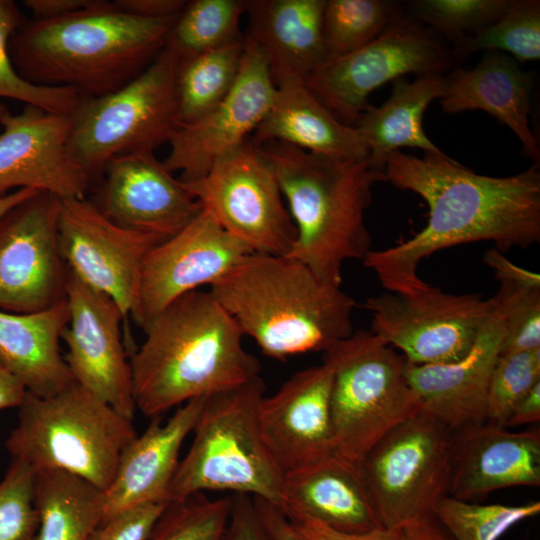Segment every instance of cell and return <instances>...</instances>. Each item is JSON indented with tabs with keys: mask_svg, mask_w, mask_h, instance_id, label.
Returning <instances> with one entry per match:
<instances>
[{
	"mask_svg": "<svg viewBox=\"0 0 540 540\" xmlns=\"http://www.w3.org/2000/svg\"><path fill=\"white\" fill-rule=\"evenodd\" d=\"M386 181L427 203L428 221L411 238L363 259L388 292L412 293L428 285L417 271L439 250L491 241L505 252L540 242V170L532 164L508 177L478 174L445 153L419 158L401 151L385 161Z\"/></svg>",
	"mask_w": 540,
	"mask_h": 540,
	"instance_id": "obj_1",
	"label": "cell"
},
{
	"mask_svg": "<svg viewBox=\"0 0 540 540\" xmlns=\"http://www.w3.org/2000/svg\"><path fill=\"white\" fill-rule=\"evenodd\" d=\"M144 332L130 365L136 407L147 417L260 376L242 330L210 291L175 299Z\"/></svg>",
	"mask_w": 540,
	"mask_h": 540,
	"instance_id": "obj_2",
	"label": "cell"
},
{
	"mask_svg": "<svg viewBox=\"0 0 540 540\" xmlns=\"http://www.w3.org/2000/svg\"><path fill=\"white\" fill-rule=\"evenodd\" d=\"M175 19L142 18L97 0L60 18L25 20L9 52L26 81L96 97L140 75L164 49Z\"/></svg>",
	"mask_w": 540,
	"mask_h": 540,
	"instance_id": "obj_3",
	"label": "cell"
},
{
	"mask_svg": "<svg viewBox=\"0 0 540 540\" xmlns=\"http://www.w3.org/2000/svg\"><path fill=\"white\" fill-rule=\"evenodd\" d=\"M210 292L274 359L325 352L354 332V299L288 256L251 253Z\"/></svg>",
	"mask_w": 540,
	"mask_h": 540,
	"instance_id": "obj_4",
	"label": "cell"
},
{
	"mask_svg": "<svg viewBox=\"0 0 540 540\" xmlns=\"http://www.w3.org/2000/svg\"><path fill=\"white\" fill-rule=\"evenodd\" d=\"M258 145V144H257ZM272 168L296 227L287 255L324 282L340 287L343 263L371 251L365 212L372 188L386 181L368 161L352 162L306 152L281 142L258 145Z\"/></svg>",
	"mask_w": 540,
	"mask_h": 540,
	"instance_id": "obj_5",
	"label": "cell"
},
{
	"mask_svg": "<svg viewBox=\"0 0 540 540\" xmlns=\"http://www.w3.org/2000/svg\"><path fill=\"white\" fill-rule=\"evenodd\" d=\"M136 436L132 420L73 383L46 397L27 392L5 449L34 472H68L105 491Z\"/></svg>",
	"mask_w": 540,
	"mask_h": 540,
	"instance_id": "obj_6",
	"label": "cell"
},
{
	"mask_svg": "<svg viewBox=\"0 0 540 540\" xmlns=\"http://www.w3.org/2000/svg\"><path fill=\"white\" fill-rule=\"evenodd\" d=\"M265 390L257 376L205 398L192 444L171 482L169 502L230 491L278 506L284 474L264 442L258 418Z\"/></svg>",
	"mask_w": 540,
	"mask_h": 540,
	"instance_id": "obj_7",
	"label": "cell"
},
{
	"mask_svg": "<svg viewBox=\"0 0 540 540\" xmlns=\"http://www.w3.org/2000/svg\"><path fill=\"white\" fill-rule=\"evenodd\" d=\"M332 371L336 452L360 463L392 428L422 409L406 378L407 360L371 331L358 330L323 352Z\"/></svg>",
	"mask_w": 540,
	"mask_h": 540,
	"instance_id": "obj_8",
	"label": "cell"
},
{
	"mask_svg": "<svg viewBox=\"0 0 540 540\" xmlns=\"http://www.w3.org/2000/svg\"><path fill=\"white\" fill-rule=\"evenodd\" d=\"M179 57L164 47L136 78L118 90L83 97L71 116V157L91 177L114 158L154 152L179 127L175 77Z\"/></svg>",
	"mask_w": 540,
	"mask_h": 540,
	"instance_id": "obj_9",
	"label": "cell"
},
{
	"mask_svg": "<svg viewBox=\"0 0 540 540\" xmlns=\"http://www.w3.org/2000/svg\"><path fill=\"white\" fill-rule=\"evenodd\" d=\"M452 437L422 408L366 453L360 466L382 526L402 529L433 516L448 495Z\"/></svg>",
	"mask_w": 540,
	"mask_h": 540,
	"instance_id": "obj_10",
	"label": "cell"
},
{
	"mask_svg": "<svg viewBox=\"0 0 540 540\" xmlns=\"http://www.w3.org/2000/svg\"><path fill=\"white\" fill-rule=\"evenodd\" d=\"M455 61L438 34L406 14L367 45L321 64L305 83L334 117L354 126L375 89L409 73L444 74Z\"/></svg>",
	"mask_w": 540,
	"mask_h": 540,
	"instance_id": "obj_11",
	"label": "cell"
},
{
	"mask_svg": "<svg viewBox=\"0 0 540 540\" xmlns=\"http://www.w3.org/2000/svg\"><path fill=\"white\" fill-rule=\"evenodd\" d=\"M182 184L253 253H290L296 227L276 176L252 137L217 159L204 176Z\"/></svg>",
	"mask_w": 540,
	"mask_h": 540,
	"instance_id": "obj_12",
	"label": "cell"
},
{
	"mask_svg": "<svg viewBox=\"0 0 540 540\" xmlns=\"http://www.w3.org/2000/svg\"><path fill=\"white\" fill-rule=\"evenodd\" d=\"M494 297L452 294L428 284L412 293L369 297L371 332L411 364H446L464 357L495 307Z\"/></svg>",
	"mask_w": 540,
	"mask_h": 540,
	"instance_id": "obj_13",
	"label": "cell"
},
{
	"mask_svg": "<svg viewBox=\"0 0 540 540\" xmlns=\"http://www.w3.org/2000/svg\"><path fill=\"white\" fill-rule=\"evenodd\" d=\"M59 198L37 191L0 217V310L45 311L66 299Z\"/></svg>",
	"mask_w": 540,
	"mask_h": 540,
	"instance_id": "obj_14",
	"label": "cell"
},
{
	"mask_svg": "<svg viewBox=\"0 0 540 540\" xmlns=\"http://www.w3.org/2000/svg\"><path fill=\"white\" fill-rule=\"evenodd\" d=\"M66 301L69 322L63 330L64 360L78 385L126 419L137 409L130 356L122 340L126 320L117 303L68 269Z\"/></svg>",
	"mask_w": 540,
	"mask_h": 540,
	"instance_id": "obj_15",
	"label": "cell"
},
{
	"mask_svg": "<svg viewBox=\"0 0 540 540\" xmlns=\"http://www.w3.org/2000/svg\"><path fill=\"white\" fill-rule=\"evenodd\" d=\"M58 236L67 268L110 296L126 319L131 316L143 260L164 240L116 225L85 197L59 198Z\"/></svg>",
	"mask_w": 540,
	"mask_h": 540,
	"instance_id": "obj_16",
	"label": "cell"
},
{
	"mask_svg": "<svg viewBox=\"0 0 540 540\" xmlns=\"http://www.w3.org/2000/svg\"><path fill=\"white\" fill-rule=\"evenodd\" d=\"M251 253L202 206L187 226L146 254L131 317L145 330L175 299L202 285L211 286Z\"/></svg>",
	"mask_w": 540,
	"mask_h": 540,
	"instance_id": "obj_17",
	"label": "cell"
},
{
	"mask_svg": "<svg viewBox=\"0 0 540 540\" xmlns=\"http://www.w3.org/2000/svg\"><path fill=\"white\" fill-rule=\"evenodd\" d=\"M275 90L263 54L245 38L233 87L203 116L179 125L168 141L170 151L162 162L164 167L171 173L180 171L181 182L204 176L217 159L250 138L267 114Z\"/></svg>",
	"mask_w": 540,
	"mask_h": 540,
	"instance_id": "obj_18",
	"label": "cell"
},
{
	"mask_svg": "<svg viewBox=\"0 0 540 540\" xmlns=\"http://www.w3.org/2000/svg\"><path fill=\"white\" fill-rule=\"evenodd\" d=\"M0 125V197L13 188L85 197L91 177L69 152L71 116L25 105L18 114L8 111Z\"/></svg>",
	"mask_w": 540,
	"mask_h": 540,
	"instance_id": "obj_19",
	"label": "cell"
},
{
	"mask_svg": "<svg viewBox=\"0 0 540 540\" xmlns=\"http://www.w3.org/2000/svg\"><path fill=\"white\" fill-rule=\"evenodd\" d=\"M331 389L332 371L322 362L296 372L261 400V433L284 475L337 454Z\"/></svg>",
	"mask_w": 540,
	"mask_h": 540,
	"instance_id": "obj_20",
	"label": "cell"
},
{
	"mask_svg": "<svg viewBox=\"0 0 540 540\" xmlns=\"http://www.w3.org/2000/svg\"><path fill=\"white\" fill-rule=\"evenodd\" d=\"M104 172V183L93 203L122 228L166 240L202 210V204L156 159L154 152L116 157Z\"/></svg>",
	"mask_w": 540,
	"mask_h": 540,
	"instance_id": "obj_21",
	"label": "cell"
},
{
	"mask_svg": "<svg viewBox=\"0 0 540 540\" xmlns=\"http://www.w3.org/2000/svg\"><path fill=\"white\" fill-rule=\"evenodd\" d=\"M540 485V430L511 432L489 422L453 431L448 495L471 501L516 486Z\"/></svg>",
	"mask_w": 540,
	"mask_h": 540,
	"instance_id": "obj_22",
	"label": "cell"
},
{
	"mask_svg": "<svg viewBox=\"0 0 540 540\" xmlns=\"http://www.w3.org/2000/svg\"><path fill=\"white\" fill-rule=\"evenodd\" d=\"M495 302L464 357L446 364L416 365L407 361L406 378L422 408L452 431L485 421L488 386L504 335L503 311Z\"/></svg>",
	"mask_w": 540,
	"mask_h": 540,
	"instance_id": "obj_23",
	"label": "cell"
},
{
	"mask_svg": "<svg viewBox=\"0 0 540 540\" xmlns=\"http://www.w3.org/2000/svg\"><path fill=\"white\" fill-rule=\"evenodd\" d=\"M277 507L290 521L313 519L347 533L382 526L360 463L338 454L285 474Z\"/></svg>",
	"mask_w": 540,
	"mask_h": 540,
	"instance_id": "obj_24",
	"label": "cell"
},
{
	"mask_svg": "<svg viewBox=\"0 0 540 540\" xmlns=\"http://www.w3.org/2000/svg\"><path fill=\"white\" fill-rule=\"evenodd\" d=\"M206 397L178 406L165 423L161 416L153 417L145 431L127 445L115 477L104 491V519L138 505L169 502L181 446L193 431Z\"/></svg>",
	"mask_w": 540,
	"mask_h": 540,
	"instance_id": "obj_25",
	"label": "cell"
},
{
	"mask_svg": "<svg viewBox=\"0 0 540 540\" xmlns=\"http://www.w3.org/2000/svg\"><path fill=\"white\" fill-rule=\"evenodd\" d=\"M535 76L511 56L486 51L472 69L455 68L444 75L440 104L447 114L483 110L509 127L522 144L525 155L540 163L538 140L529 116Z\"/></svg>",
	"mask_w": 540,
	"mask_h": 540,
	"instance_id": "obj_26",
	"label": "cell"
},
{
	"mask_svg": "<svg viewBox=\"0 0 540 540\" xmlns=\"http://www.w3.org/2000/svg\"><path fill=\"white\" fill-rule=\"evenodd\" d=\"M326 0H247L244 36L263 54L276 85L306 79L326 61L322 18Z\"/></svg>",
	"mask_w": 540,
	"mask_h": 540,
	"instance_id": "obj_27",
	"label": "cell"
},
{
	"mask_svg": "<svg viewBox=\"0 0 540 540\" xmlns=\"http://www.w3.org/2000/svg\"><path fill=\"white\" fill-rule=\"evenodd\" d=\"M275 86L272 104L252 136L256 144L281 142L328 158L368 161L369 149L357 128L334 117L304 79Z\"/></svg>",
	"mask_w": 540,
	"mask_h": 540,
	"instance_id": "obj_28",
	"label": "cell"
},
{
	"mask_svg": "<svg viewBox=\"0 0 540 540\" xmlns=\"http://www.w3.org/2000/svg\"><path fill=\"white\" fill-rule=\"evenodd\" d=\"M69 322L66 299L36 313L0 310V361L40 397L54 395L75 383L60 351Z\"/></svg>",
	"mask_w": 540,
	"mask_h": 540,
	"instance_id": "obj_29",
	"label": "cell"
},
{
	"mask_svg": "<svg viewBox=\"0 0 540 540\" xmlns=\"http://www.w3.org/2000/svg\"><path fill=\"white\" fill-rule=\"evenodd\" d=\"M445 74H426L414 81H393L390 97L379 107L368 106L355 127L369 149L368 164L384 172L387 156L402 147L424 154H444L426 135L423 117L429 104L444 94Z\"/></svg>",
	"mask_w": 540,
	"mask_h": 540,
	"instance_id": "obj_30",
	"label": "cell"
},
{
	"mask_svg": "<svg viewBox=\"0 0 540 540\" xmlns=\"http://www.w3.org/2000/svg\"><path fill=\"white\" fill-rule=\"evenodd\" d=\"M34 473L36 540H89L105 517L104 491L68 472Z\"/></svg>",
	"mask_w": 540,
	"mask_h": 540,
	"instance_id": "obj_31",
	"label": "cell"
},
{
	"mask_svg": "<svg viewBox=\"0 0 540 540\" xmlns=\"http://www.w3.org/2000/svg\"><path fill=\"white\" fill-rule=\"evenodd\" d=\"M244 51L243 36L179 60L175 92L180 125L197 120L228 94L238 77Z\"/></svg>",
	"mask_w": 540,
	"mask_h": 540,
	"instance_id": "obj_32",
	"label": "cell"
},
{
	"mask_svg": "<svg viewBox=\"0 0 540 540\" xmlns=\"http://www.w3.org/2000/svg\"><path fill=\"white\" fill-rule=\"evenodd\" d=\"M406 14L399 1L326 0L322 18L326 61L367 45Z\"/></svg>",
	"mask_w": 540,
	"mask_h": 540,
	"instance_id": "obj_33",
	"label": "cell"
},
{
	"mask_svg": "<svg viewBox=\"0 0 540 540\" xmlns=\"http://www.w3.org/2000/svg\"><path fill=\"white\" fill-rule=\"evenodd\" d=\"M242 0L187 1L175 19L165 47L184 59L219 48L241 37Z\"/></svg>",
	"mask_w": 540,
	"mask_h": 540,
	"instance_id": "obj_34",
	"label": "cell"
},
{
	"mask_svg": "<svg viewBox=\"0 0 540 540\" xmlns=\"http://www.w3.org/2000/svg\"><path fill=\"white\" fill-rule=\"evenodd\" d=\"M456 59L477 51L503 52L517 62L540 58V1L512 0L507 11L451 48Z\"/></svg>",
	"mask_w": 540,
	"mask_h": 540,
	"instance_id": "obj_35",
	"label": "cell"
},
{
	"mask_svg": "<svg viewBox=\"0 0 540 540\" xmlns=\"http://www.w3.org/2000/svg\"><path fill=\"white\" fill-rule=\"evenodd\" d=\"M24 22L25 19L14 1L0 0V121L8 112L1 102L5 98L37 106L50 113L72 116L84 96L68 87L30 83L22 78L14 67L9 42Z\"/></svg>",
	"mask_w": 540,
	"mask_h": 540,
	"instance_id": "obj_36",
	"label": "cell"
},
{
	"mask_svg": "<svg viewBox=\"0 0 540 540\" xmlns=\"http://www.w3.org/2000/svg\"><path fill=\"white\" fill-rule=\"evenodd\" d=\"M539 513V501L484 505L447 495L436 504L433 517L452 540H498L515 524Z\"/></svg>",
	"mask_w": 540,
	"mask_h": 540,
	"instance_id": "obj_37",
	"label": "cell"
},
{
	"mask_svg": "<svg viewBox=\"0 0 540 540\" xmlns=\"http://www.w3.org/2000/svg\"><path fill=\"white\" fill-rule=\"evenodd\" d=\"M232 495L210 499L196 493L169 502L147 540H224Z\"/></svg>",
	"mask_w": 540,
	"mask_h": 540,
	"instance_id": "obj_38",
	"label": "cell"
},
{
	"mask_svg": "<svg viewBox=\"0 0 540 540\" xmlns=\"http://www.w3.org/2000/svg\"><path fill=\"white\" fill-rule=\"evenodd\" d=\"M512 0H413L408 15L450 42V49L497 21Z\"/></svg>",
	"mask_w": 540,
	"mask_h": 540,
	"instance_id": "obj_39",
	"label": "cell"
},
{
	"mask_svg": "<svg viewBox=\"0 0 540 540\" xmlns=\"http://www.w3.org/2000/svg\"><path fill=\"white\" fill-rule=\"evenodd\" d=\"M540 382V350L500 355L486 398L485 421L504 426L513 408Z\"/></svg>",
	"mask_w": 540,
	"mask_h": 540,
	"instance_id": "obj_40",
	"label": "cell"
},
{
	"mask_svg": "<svg viewBox=\"0 0 540 540\" xmlns=\"http://www.w3.org/2000/svg\"><path fill=\"white\" fill-rule=\"evenodd\" d=\"M34 470L11 459L0 480V540H36L39 517L34 501Z\"/></svg>",
	"mask_w": 540,
	"mask_h": 540,
	"instance_id": "obj_41",
	"label": "cell"
},
{
	"mask_svg": "<svg viewBox=\"0 0 540 540\" xmlns=\"http://www.w3.org/2000/svg\"><path fill=\"white\" fill-rule=\"evenodd\" d=\"M494 297L504 315L500 355L540 350V288L500 284Z\"/></svg>",
	"mask_w": 540,
	"mask_h": 540,
	"instance_id": "obj_42",
	"label": "cell"
},
{
	"mask_svg": "<svg viewBox=\"0 0 540 540\" xmlns=\"http://www.w3.org/2000/svg\"><path fill=\"white\" fill-rule=\"evenodd\" d=\"M168 504L147 503L108 516L89 540H147Z\"/></svg>",
	"mask_w": 540,
	"mask_h": 540,
	"instance_id": "obj_43",
	"label": "cell"
},
{
	"mask_svg": "<svg viewBox=\"0 0 540 540\" xmlns=\"http://www.w3.org/2000/svg\"><path fill=\"white\" fill-rule=\"evenodd\" d=\"M290 523L301 540H404L400 528L380 526L368 532L347 533L313 519H297Z\"/></svg>",
	"mask_w": 540,
	"mask_h": 540,
	"instance_id": "obj_44",
	"label": "cell"
},
{
	"mask_svg": "<svg viewBox=\"0 0 540 540\" xmlns=\"http://www.w3.org/2000/svg\"><path fill=\"white\" fill-rule=\"evenodd\" d=\"M232 501L224 540H272L258 516L253 497L232 494Z\"/></svg>",
	"mask_w": 540,
	"mask_h": 540,
	"instance_id": "obj_45",
	"label": "cell"
},
{
	"mask_svg": "<svg viewBox=\"0 0 540 540\" xmlns=\"http://www.w3.org/2000/svg\"><path fill=\"white\" fill-rule=\"evenodd\" d=\"M483 262L492 269L495 278L500 284L540 287V275L538 273L514 264L497 248L488 250L483 257Z\"/></svg>",
	"mask_w": 540,
	"mask_h": 540,
	"instance_id": "obj_46",
	"label": "cell"
},
{
	"mask_svg": "<svg viewBox=\"0 0 540 540\" xmlns=\"http://www.w3.org/2000/svg\"><path fill=\"white\" fill-rule=\"evenodd\" d=\"M184 0H114L120 11L147 19L177 18L185 7Z\"/></svg>",
	"mask_w": 540,
	"mask_h": 540,
	"instance_id": "obj_47",
	"label": "cell"
},
{
	"mask_svg": "<svg viewBox=\"0 0 540 540\" xmlns=\"http://www.w3.org/2000/svg\"><path fill=\"white\" fill-rule=\"evenodd\" d=\"M258 516L272 540H301L290 521L274 504L253 497Z\"/></svg>",
	"mask_w": 540,
	"mask_h": 540,
	"instance_id": "obj_48",
	"label": "cell"
},
{
	"mask_svg": "<svg viewBox=\"0 0 540 540\" xmlns=\"http://www.w3.org/2000/svg\"><path fill=\"white\" fill-rule=\"evenodd\" d=\"M97 0H25L34 19H55L86 9Z\"/></svg>",
	"mask_w": 540,
	"mask_h": 540,
	"instance_id": "obj_49",
	"label": "cell"
},
{
	"mask_svg": "<svg viewBox=\"0 0 540 540\" xmlns=\"http://www.w3.org/2000/svg\"><path fill=\"white\" fill-rule=\"evenodd\" d=\"M540 420V382L516 404L505 422L504 427L520 426L539 422Z\"/></svg>",
	"mask_w": 540,
	"mask_h": 540,
	"instance_id": "obj_50",
	"label": "cell"
},
{
	"mask_svg": "<svg viewBox=\"0 0 540 540\" xmlns=\"http://www.w3.org/2000/svg\"><path fill=\"white\" fill-rule=\"evenodd\" d=\"M27 392L22 381L0 361V411L18 408Z\"/></svg>",
	"mask_w": 540,
	"mask_h": 540,
	"instance_id": "obj_51",
	"label": "cell"
},
{
	"mask_svg": "<svg viewBox=\"0 0 540 540\" xmlns=\"http://www.w3.org/2000/svg\"><path fill=\"white\" fill-rule=\"evenodd\" d=\"M402 530L404 540H452L433 516L411 523Z\"/></svg>",
	"mask_w": 540,
	"mask_h": 540,
	"instance_id": "obj_52",
	"label": "cell"
},
{
	"mask_svg": "<svg viewBox=\"0 0 540 540\" xmlns=\"http://www.w3.org/2000/svg\"><path fill=\"white\" fill-rule=\"evenodd\" d=\"M36 192L37 190L33 189H19L0 197V217L10 208L17 205L18 203Z\"/></svg>",
	"mask_w": 540,
	"mask_h": 540,
	"instance_id": "obj_53",
	"label": "cell"
}]
</instances>
